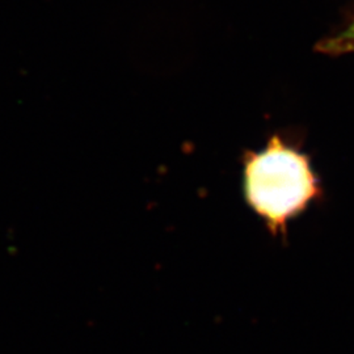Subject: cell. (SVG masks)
I'll use <instances>...</instances> for the list:
<instances>
[{
	"label": "cell",
	"mask_w": 354,
	"mask_h": 354,
	"mask_svg": "<svg viewBox=\"0 0 354 354\" xmlns=\"http://www.w3.org/2000/svg\"><path fill=\"white\" fill-rule=\"evenodd\" d=\"M319 194L317 177L304 153L272 138L263 151L245 160L244 197L273 235L285 234Z\"/></svg>",
	"instance_id": "1"
},
{
	"label": "cell",
	"mask_w": 354,
	"mask_h": 354,
	"mask_svg": "<svg viewBox=\"0 0 354 354\" xmlns=\"http://www.w3.org/2000/svg\"><path fill=\"white\" fill-rule=\"evenodd\" d=\"M323 49L327 53H335V54L354 51V19L339 36L330 38L327 42H324Z\"/></svg>",
	"instance_id": "2"
}]
</instances>
